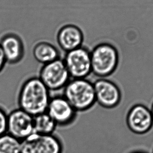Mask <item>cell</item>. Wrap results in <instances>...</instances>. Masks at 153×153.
I'll use <instances>...</instances> for the list:
<instances>
[{"instance_id": "cell-1", "label": "cell", "mask_w": 153, "mask_h": 153, "mask_svg": "<svg viewBox=\"0 0 153 153\" xmlns=\"http://www.w3.org/2000/svg\"><path fill=\"white\" fill-rule=\"evenodd\" d=\"M51 97V92L38 76H32L24 82L19 90V108L34 117L46 112Z\"/></svg>"}, {"instance_id": "cell-2", "label": "cell", "mask_w": 153, "mask_h": 153, "mask_svg": "<svg viewBox=\"0 0 153 153\" xmlns=\"http://www.w3.org/2000/svg\"><path fill=\"white\" fill-rule=\"evenodd\" d=\"M62 96L77 112L89 110L96 103L94 82L87 78H71L63 89Z\"/></svg>"}, {"instance_id": "cell-3", "label": "cell", "mask_w": 153, "mask_h": 153, "mask_svg": "<svg viewBox=\"0 0 153 153\" xmlns=\"http://www.w3.org/2000/svg\"><path fill=\"white\" fill-rule=\"evenodd\" d=\"M90 53L92 74L98 78H107L114 74L119 62L114 47L108 44H101L97 45Z\"/></svg>"}, {"instance_id": "cell-4", "label": "cell", "mask_w": 153, "mask_h": 153, "mask_svg": "<svg viewBox=\"0 0 153 153\" xmlns=\"http://www.w3.org/2000/svg\"><path fill=\"white\" fill-rule=\"evenodd\" d=\"M38 76L51 92L64 89L71 79L62 58L41 66Z\"/></svg>"}, {"instance_id": "cell-5", "label": "cell", "mask_w": 153, "mask_h": 153, "mask_svg": "<svg viewBox=\"0 0 153 153\" xmlns=\"http://www.w3.org/2000/svg\"><path fill=\"white\" fill-rule=\"evenodd\" d=\"M62 59L71 79H85L92 74L91 53L83 46L66 52Z\"/></svg>"}, {"instance_id": "cell-6", "label": "cell", "mask_w": 153, "mask_h": 153, "mask_svg": "<svg viewBox=\"0 0 153 153\" xmlns=\"http://www.w3.org/2000/svg\"><path fill=\"white\" fill-rule=\"evenodd\" d=\"M64 145L55 134L34 133L22 140L21 153H63Z\"/></svg>"}, {"instance_id": "cell-7", "label": "cell", "mask_w": 153, "mask_h": 153, "mask_svg": "<svg viewBox=\"0 0 153 153\" xmlns=\"http://www.w3.org/2000/svg\"><path fill=\"white\" fill-rule=\"evenodd\" d=\"M94 85L96 103L102 108L112 109L121 102V91L114 82L108 78H98Z\"/></svg>"}, {"instance_id": "cell-8", "label": "cell", "mask_w": 153, "mask_h": 153, "mask_svg": "<svg viewBox=\"0 0 153 153\" xmlns=\"http://www.w3.org/2000/svg\"><path fill=\"white\" fill-rule=\"evenodd\" d=\"M47 113L59 127H67L74 123L78 112L62 95L51 97Z\"/></svg>"}, {"instance_id": "cell-9", "label": "cell", "mask_w": 153, "mask_h": 153, "mask_svg": "<svg viewBox=\"0 0 153 153\" xmlns=\"http://www.w3.org/2000/svg\"><path fill=\"white\" fill-rule=\"evenodd\" d=\"M7 133L20 140L34 133L33 117L17 108L7 113Z\"/></svg>"}, {"instance_id": "cell-10", "label": "cell", "mask_w": 153, "mask_h": 153, "mask_svg": "<svg viewBox=\"0 0 153 153\" xmlns=\"http://www.w3.org/2000/svg\"><path fill=\"white\" fill-rule=\"evenodd\" d=\"M126 122L129 130L137 135L147 134L153 126V117L150 108L141 103L135 104L130 108Z\"/></svg>"}, {"instance_id": "cell-11", "label": "cell", "mask_w": 153, "mask_h": 153, "mask_svg": "<svg viewBox=\"0 0 153 153\" xmlns=\"http://www.w3.org/2000/svg\"><path fill=\"white\" fill-rule=\"evenodd\" d=\"M0 46L2 49L7 63L15 65L23 59L25 55V47L21 37L15 33L5 34L0 40Z\"/></svg>"}, {"instance_id": "cell-12", "label": "cell", "mask_w": 153, "mask_h": 153, "mask_svg": "<svg viewBox=\"0 0 153 153\" xmlns=\"http://www.w3.org/2000/svg\"><path fill=\"white\" fill-rule=\"evenodd\" d=\"M58 45L60 49L65 53L82 46L83 35L81 29L74 24L63 26L58 33Z\"/></svg>"}, {"instance_id": "cell-13", "label": "cell", "mask_w": 153, "mask_h": 153, "mask_svg": "<svg viewBox=\"0 0 153 153\" xmlns=\"http://www.w3.org/2000/svg\"><path fill=\"white\" fill-rule=\"evenodd\" d=\"M62 51L51 42L41 41L35 45L32 53L36 62L43 65L59 58L62 59Z\"/></svg>"}, {"instance_id": "cell-14", "label": "cell", "mask_w": 153, "mask_h": 153, "mask_svg": "<svg viewBox=\"0 0 153 153\" xmlns=\"http://www.w3.org/2000/svg\"><path fill=\"white\" fill-rule=\"evenodd\" d=\"M34 133L43 135L54 134L57 126L47 112L33 117Z\"/></svg>"}, {"instance_id": "cell-15", "label": "cell", "mask_w": 153, "mask_h": 153, "mask_svg": "<svg viewBox=\"0 0 153 153\" xmlns=\"http://www.w3.org/2000/svg\"><path fill=\"white\" fill-rule=\"evenodd\" d=\"M22 141L9 133L0 136V153H21Z\"/></svg>"}, {"instance_id": "cell-16", "label": "cell", "mask_w": 153, "mask_h": 153, "mask_svg": "<svg viewBox=\"0 0 153 153\" xmlns=\"http://www.w3.org/2000/svg\"><path fill=\"white\" fill-rule=\"evenodd\" d=\"M7 113L0 106V136L7 133Z\"/></svg>"}, {"instance_id": "cell-17", "label": "cell", "mask_w": 153, "mask_h": 153, "mask_svg": "<svg viewBox=\"0 0 153 153\" xmlns=\"http://www.w3.org/2000/svg\"><path fill=\"white\" fill-rule=\"evenodd\" d=\"M7 61L5 58L2 49L0 46V73L2 72L5 66H7Z\"/></svg>"}, {"instance_id": "cell-18", "label": "cell", "mask_w": 153, "mask_h": 153, "mask_svg": "<svg viewBox=\"0 0 153 153\" xmlns=\"http://www.w3.org/2000/svg\"><path fill=\"white\" fill-rule=\"evenodd\" d=\"M150 110H151V113H152V116H153V103L152 105V106H151Z\"/></svg>"}, {"instance_id": "cell-19", "label": "cell", "mask_w": 153, "mask_h": 153, "mask_svg": "<svg viewBox=\"0 0 153 153\" xmlns=\"http://www.w3.org/2000/svg\"><path fill=\"white\" fill-rule=\"evenodd\" d=\"M146 153L144 152H143V151H136V152H134L133 153Z\"/></svg>"}, {"instance_id": "cell-20", "label": "cell", "mask_w": 153, "mask_h": 153, "mask_svg": "<svg viewBox=\"0 0 153 153\" xmlns=\"http://www.w3.org/2000/svg\"></svg>"}]
</instances>
